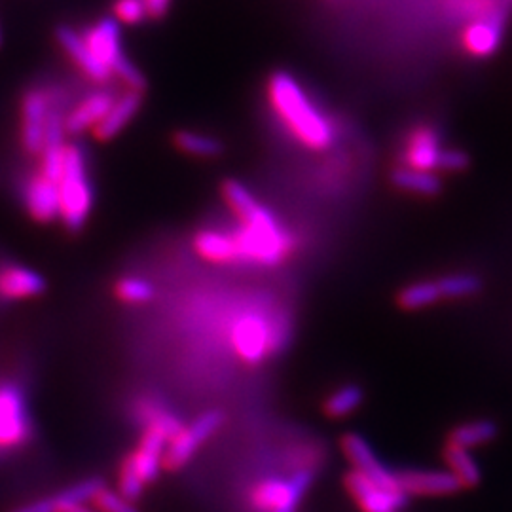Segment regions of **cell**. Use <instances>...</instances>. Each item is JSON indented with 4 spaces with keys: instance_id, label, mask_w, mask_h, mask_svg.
I'll return each instance as SVG.
<instances>
[{
    "instance_id": "7402d4cb",
    "label": "cell",
    "mask_w": 512,
    "mask_h": 512,
    "mask_svg": "<svg viewBox=\"0 0 512 512\" xmlns=\"http://www.w3.org/2000/svg\"><path fill=\"white\" fill-rule=\"evenodd\" d=\"M495 437H497V425H495L494 421H467V423L459 425L450 433L448 444L458 446V448H463V450H471V448H476V446L492 442Z\"/></svg>"
},
{
    "instance_id": "d6a6232c",
    "label": "cell",
    "mask_w": 512,
    "mask_h": 512,
    "mask_svg": "<svg viewBox=\"0 0 512 512\" xmlns=\"http://www.w3.org/2000/svg\"><path fill=\"white\" fill-rule=\"evenodd\" d=\"M57 509H59V501L55 495H50V497H40L31 503L19 505L10 512H57Z\"/></svg>"
},
{
    "instance_id": "9c48e42d",
    "label": "cell",
    "mask_w": 512,
    "mask_h": 512,
    "mask_svg": "<svg viewBox=\"0 0 512 512\" xmlns=\"http://www.w3.org/2000/svg\"><path fill=\"white\" fill-rule=\"evenodd\" d=\"M52 103L48 93L31 88L21 99V147L29 156H40Z\"/></svg>"
},
{
    "instance_id": "ffe728a7",
    "label": "cell",
    "mask_w": 512,
    "mask_h": 512,
    "mask_svg": "<svg viewBox=\"0 0 512 512\" xmlns=\"http://www.w3.org/2000/svg\"><path fill=\"white\" fill-rule=\"evenodd\" d=\"M194 249L203 260L215 264H236L239 251L234 236L220 230H203L194 238Z\"/></svg>"
},
{
    "instance_id": "ac0fdd59",
    "label": "cell",
    "mask_w": 512,
    "mask_h": 512,
    "mask_svg": "<svg viewBox=\"0 0 512 512\" xmlns=\"http://www.w3.org/2000/svg\"><path fill=\"white\" fill-rule=\"evenodd\" d=\"M503 37V12H495L488 18L476 19L463 31V46L475 57L495 54Z\"/></svg>"
},
{
    "instance_id": "277c9868",
    "label": "cell",
    "mask_w": 512,
    "mask_h": 512,
    "mask_svg": "<svg viewBox=\"0 0 512 512\" xmlns=\"http://www.w3.org/2000/svg\"><path fill=\"white\" fill-rule=\"evenodd\" d=\"M93 55L109 69L112 78H118L128 90L147 92V78L124 52L120 23L114 18L99 19L82 33Z\"/></svg>"
},
{
    "instance_id": "5b68a950",
    "label": "cell",
    "mask_w": 512,
    "mask_h": 512,
    "mask_svg": "<svg viewBox=\"0 0 512 512\" xmlns=\"http://www.w3.org/2000/svg\"><path fill=\"white\" fill-rule=\"evenodd\" d=\"M33 437V421L19 385L0 382V456L27 446Z\"/></svg>"
},
{
    "instance_id": "52a82bcc",
    "label": "cell",
    "mask_w": 512,
    "mask_h": 512,
    "mask_svg": "<svg viewBox=\"0 0 512 512\" xmlns=\"http://www.w3.org/2000/svg\"><path fill=\"white\" fill-rule=\"evenodd\" d=\"M224 423V414L220 410H207L200 418L183 425L179 435L167 444L164 456V469L179 471L194 458V454L211 439Z\"/></svg>"
},
{
    "instance_id": "f546056e",
    "label": "cell",
    "mask_w": 512,
    "mask_h": 512,
    "mask_svg": "<svg viewBox=\"0 0 512 512\" xmlns=\"http://www.w3.org/2000/svg\"><path fill=\"white\" fill-rule=\"evenodd\" d=\"M92 503L93 507L99 512H141L133 505V501H129L124 495L110 490L107 486H103L95 494Z\"/></svg>"
},
{
    "instance_id": "7c38bea8",
    "label": "cell",
    "mask_w": 512,
    "mask_h": 512,
    "mask_svg": "<svg viewBox=\"0 0 512 512\" xmlns=\"http://www.w3.org/2000/svg\"><path fill=\"white\" fill-rule=\"evenodd\" d=\"M346 488L363 512H397L408 499L401 490H385L355 471L346 476Z\"/></svg>"
},
{
    "instance_id": "2e32d148",
    "label": "cell",
    "mask_w": 512,
    "mask_h": 512,
    "mask_svg": "<svg viewBox=\"0 0 512 512\" xmlns=\"http://www.w3.org/2000/svg\"><path fill=\"white\" fill-rule=\"evenodd\" d=\"M116 95L110 90H99L84 97L69 114H65L67 135H82L97 128L107 116Z\"/></svg>"
},
{
    "instance_id": "f1b7e54d",
    "label": "cell",
    "mask_w": 512,
    "mask_h": 512,
    "mask_svg": "<svg viewBox=\"0 0 512 512\" xmlns=\"http://www.w3.org/2000/svg\"><path fill=\"white\" fill-rule=\"evenodd\" d=\"M143 492H145V482L135 473L128 458L122 459L120 471H118V494L124 495L126 499L135 503Z\"/></svg>"
},
{
    "instance_id": "44dd1931",
    "label": "cell",
    "mask_w": 512,
    "mask_h": 512,
    "mask_svg": "<svg viewBox=\"0 0 512 512\" xmlns=\"http://www.w3.org/2000/svg\"><path fill=\"white\" fill-rule=\"evenodd\" d=\"M175 147L179 148L184 154L198 156V158H217L224 152V145L219 137L207 135L202 131H190V129H181L175 133Z\"/></svg>"
},
{
    "instance_id": "d590c367",
    "label": "cell",
    "mask_w": 512,
    "mask_h": 512,
    "mask_svg": "<svg viewBox=\"0 0 512 512\" xmlns=\"http://www.w3.org/2000/svg\"><path fill=\"white\" fill-rule=\"evenodd\" d=\"M0 46H2V31H0Z\"/></svg>"
},
{
    "instance_id": "3957f363",
    "label": "cell",
    "mask_w": 512,
    "mask_h": 512,
    "mask_svg": "<svg viewBox=\"0 0 512 512\" xmlns=\"http://www.w3.org/2000/svg\"><path fill=\"white\" fill-rule=\"evenodd\" d=\"M57 188L61 202L59 220L69 232H80L92 215L93 186L88 177L86 154L76 143H67L65 164Z\"/></svg>"
},
{
    "instance_id": "cb8c5ba5",
    "label": "cell",
    "mask_w": 512,
    "mask_h": 512,
    "mask_svg": "<svg viewBox=\"0 0 512 512\" xmlns=\"http://www.w3.org/2000/svg\"><path fill=\"white\" fill-rule=\"evenodd\" d=\"M444 458L450 467V473L458 478L463 488H475L476 484H480L482 471L469 450L448 444L444 450Z\"/></svg>"
},
{
    "instance_id": "30bf717a",
    "label": "cell",
    "mask_w": 512,
    "mask_h": 512,
    "mask_svg": "<svg viewBox=\"0 0 512 512\" xmlns=\"http://www.w3.org/2000/svg\"><path fill=\"white\" fill-rule=\"evenodd\" d=\"M55 40L59 48L67 54V57L78 67V71L90 78L95 84H109L112 74L109 69L93 55L88 42L69 25H59L55 29Z\"/></svg>"
},
{
    "instance_id": "1f68e13d",
    "label": "cell",
    "mask_w": 512,
    "mask_h": 512,
    "mask_svg": "<svg viewBox=\"0 0 512 512\" xmlns=\"http://www.w3.org/2000/svg\"><path fill=\"white\" fill-rule=\"evenodd\" d=\"M467 167H469V156L463 150L442 148L439 169H444V171H463Z\"/></svg>"
},
{
    "instance_id": "d4e9b609",
    "label": "cell",
    "mask_w": 512,
    "mask_h": 512,
    "mask_svg": "<svg viewBox=\"0 0 512 512\" xmlns=\"http://www.w3.org/2000/svg\"><path fill=\"white\" fill-rule=\"evenodd\" d=\"M363 404V389L359 385H342L334 393H330L325 412L329 418H348Z\"/></svg>"
},
{
    "instance_id": "6da1fadb",
    "label": "cell",
    "mask_w": 512,
    "mask_h": 512,
    "mask_svg": "<svg viewBox=\"0 0 512 512\" xmlns=\"http://www.w3.org/2000/svg\"><path fill=\"white\" fill-rule=\"evenodd\" d=\"M268 95L275 112L304 147L311 150L332 147L336 133L329 118L311 103L293 74L275 73L268 84Z\"/></svg>"
},
{
    "instance_id": "e575fe53",
    "label": "cell",
    "mask_w": 512,
    "mask_h": 512,
    "mask_svg": "<svg viewBox=\"0 0 512 512\" xmlns=\"http://www.w3.org/2000/svg\"><path fill=\"white\" fill-rule=\"evenodd\" d=\"M57 512H99L95 507H88V503L80 505H59Z\"/></svg>"
},
{
    "instance_id": "4fadbf2b",
    "label": "cell",
    "mask_w": 512,
    "mask_h": 512,
    "mask_svg": "<svg viewBox=\"0 0 512 512\" xmlns=\"http://www.w3.org/2000/svg\"><path fill=\"white\" fill-rule=\"evenodd\" d=\"M23 203L27 213L40 224H50L59 220L61 202L57 183L35 173L23 188Z\"/></svg>"
},
{
    "instance_id": "7a4b0ae2",
    "label": "cell",
    "mask_w": 512,
    "mask_h": 512,
    "mask_svg": "<svg viewBox=\"0 0 512 512\" xmlns=\"http://www.w3.org/2000/svg\"><path fill=\"white\" fill-rule=\"evenodd\" d=\"M239 220L241 226L232 234L238 245L239 262L275 266L293 251V239L264 205L258 203L253 213Z\"/></svg>"
},
{
    "instance_id": "9a60e30c",
    "label": "cell",
    "mask_w": 512,
    "mask_h": 512,
    "mask_svg": "<svg viewBox=\"0 0 512 512\" xmlns=\"http://www.w3.org/2000/svg\"><path fill=\"white\" fill-rule=\"evenodd\" d=\"M397 482L404 494L425 497L454 495L463 488L450 471H403L397 475Z\"/></svg>"
},
{
    "instance_id": "5bb4252c",
    "label": "cell",
    "mask_w": 512,
    "mask_h": 512,
    "mask_svg": "<svg viewBox=\"0 0 512 512\" xmlns=\"http://www.w3.org/2000/svg\"><path fill=\"white\" fill-rule=\"evenodd\" d=\"M46 291V279L42 275L19 266V264H2L0 266V300L18 302L31 300Z\"/></svg>"
},
{
    "instance_id": "603a6c76",
    "label": "cell",
    "mask_w": 512,
    "mask_h": 512,
    "mask_svg": "<svg viewBox=\"0 0 512 512\" xmlns=\"http://www.w3.org/2000/svg\"><path fill=\"white\" fill-rule=\"evenodd\" d=\"M391 181L406 192L420 194V196H437L442 190V183L435 173L429 171H416L410 167H399L391 175Z\"/></svg>"
},
{
    "instance_id": "8992f818",
    "label": "cell",
    "mask_w": 512,
    "mask_h": 512,
    "mask_svg": "<svg viewBox=\"0 0 512 512\" xmlns=\"http://www.w3.org/2000/svg\"><path fill=\"white\" fill-rule=\"evenodd\" d=\"M311 482L313 473L308 469L296 471L289 478H264L251 492V505L258 512H296Z\"/></svg>"
},
{
    "instance_id": "836d02e7",
    "label": "cell",
    "mask_w": 512,
    "mask_h": 512,
    "mask_svg": "<svg viewBox=\"0 0 512 512\" xmlns=\"http://www.w3.org/2000/svg\"><path fill=\"white\" fill-rule=\"evenodd\" d=\"M147 6V14L150 19H162L169 12L171 0H143Z\"/></svg>"
},
{
    "instance_id": "4dcf8cb0",
    "label": "cell",
    "mask_w": 512,
    "mask_h": 512,
    "mask_svg": "<svg viewBox=\"0 0 512 512\" xmlns=\"http://www.w3.org/2000/svg\"><path fill=\"white\" fill-rule=\"evenodd\" d=\"M114 19L124 25H139L148 18L147 6L143 0H114Z\"/></svg>"
},
{
    "instance_id": "d6986e66",
    "label": "cell",
    "mask_w": 512,
    "mask_h": 512,
    "mask_svg": "<svg viewBox=\"0 0 512 512\" xmlns=\"http://www.w3.org/2000/svg\"><path fill=\"white\" fill-rule=\"evenodd\" d=\"M440 147L439 135L429 128L416 129L410 135L408 147H406V167L416 171H429L433 173L439 169Z\"/></svg>"
},
{
    "instance_id": "83f0119b",
    "label": "cell",
    "mask_w": 512,
    "mask_h": 512,
    "mask_svg": "<svg viewBox=\"0 0 512 512\" xmlns=\"http://www.w3.org/2000/svg\"><path fill=\"white\" fill-rule=\"evenodd\" d=\"M116 296L126 304H148L154 298V285L143 277H122L114 285Z\"/></svg>"
},
{
    "instance_id": "e0dca14e",
    "label": "cell",
    "mask_w": 512,
    "mask_h": 512,
    "mask_svg": "<svg viewBox=\"0 0 512 512\" xmlns=\"http://www.w3.org/2000/svg\"><path fill=\"white\" fill-rule=\"evenodd\" d=\"M141 107H143V93L141 92L126 90L122 95H116L103 122L93 129L95 139H99V141L114 139L118 133H122L124 129L128 128Z\"/></svg>"
},
{
    "instance_id": "ba28073f",
    "label": "cell",
    "mask_w": 512,
    "mask_h": 512,
    "mask_svg": "<svg viewBox=\"0 0 512 512\" xmlns=\"http://www.w3.org/2000/svg\"><path fill=\"white\" fill-rule=\"evenodd\" d=\"M232 346L239 359L256 365L274 351V329L264 317L249 313L232 327Z\"/></svg>"
},
{
    "instance_id": "484cf974",
    "label": "cell",
    "mask_w": 512,
    "mask_h": 512,
    "mask_svg": "<svg viewBox=\"0 0 512 512\" xmlns=\"http://www.w3.org/2000/svg\"><path fill=\"white\" fill-rule=\"evenodd\" d=\"M440 298L437 281H418L404 287L399 294V304L404 310H423L437 304Z\"/></svg>"
},
{
    "instance_id": "4316f807",
    "label": "cell",
    "mask_w": 512,
    "mask_h": 512,
    "mask_svg": "<svg viewBox=\"0 0 512 512\" xmlns=\"http://www.w3.org/2000/svg\"><path fill=\"white\" fill-rule=\"evenodd\" d=\"M442 300H458L473 296L482 289V281L473 274H454L440 277L437 281Z\"/></svg>"
},
{
    "instance_id": "8fae6325",
    "label": "cell",
    "mask_w": 512,
    "mask_h": 512,
    "mask_svg": "<svg viewBox=\"0 0 512 512\" xmlns=\"http://www.w3.org/2000/svg\"><path fill=\"white\" fill-rule=\"evenodd\" d=\"M342 448H344V454L351 461L355 473L366 476L368 480H372L374 484L382 486L385 490H401L399 482H397V475L391 473L384 463L376 458L370 444L363 437L349 433L342 439Z\"/></svg>"
}]
</instances>
